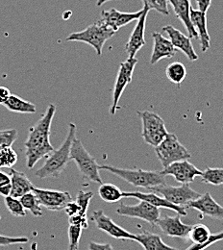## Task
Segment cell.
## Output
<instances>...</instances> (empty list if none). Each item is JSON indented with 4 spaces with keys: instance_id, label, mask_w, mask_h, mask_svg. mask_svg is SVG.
<instances>
[{
    "instance_id": "24",
    "label": "cell",
    "mask_w": 223,
    "mask_h": 250,
    "mask_svg": "<svg viewBox=\"0 0 223 250\" xmlns=\"http://www.w3.org/2000/svg\"><path fill=\"white\" fill-rule=\"evenodd\" d=\"M135 241L144 250H178L164 244L159 235L146 231L136 235Z\"/></svg>"
},
{
    "instance_id": "17",
    "label": "cell",
    "mask_w": 223,
    "mask_h": 250,
    "mask_svg": "<svg viewBox=\"0 0 223 250\" xmlns=\"http://www.w3.org/2000/svg\"><path fill=\"white\" fill-rule=\"evenodd\" d=\"M123 194H124V197H126V198L133 197V198H137L139 200H143L158 209L163 208V209H168V210L174 211L181 217L187 216V211L184 207L177 206V205L170 203L168 200H166L165 198H163L162 196H161L155 192L152 193V192H142V191H123Z\"/></svg>"
},
{
    "instance_id": "26",
    "label": "cell",
    "mask_w": 223,
    "mask_h": 250,
    "mask_svg": "<svg viewBox=\"0 0 223 250\" xmlns=\"http://www.w3.org/2000/svg\"><path fill=\"white\" fill-rule=\"evenodd\" d=\"M98 194L102 200L108 203H116L124 198L123 191L111 183H102L98 188Z\"/></svg>"
},
{
    "instance_id": "44",
    "label": "cell",
    "mask_w": 223,
    "mask_h": 250,
    "mask_svg": "<svg viewBox=\"0 0 223 250\" xmlns=\"http://www.w3.org/2000/svg\"><path fill=\"white\" fill-rule=\"evenodd\" d=\"M11 93H10V90L6 87H3L1 86L0 87V104H4L7 99L10 97Z\"/></svg>"
},
{
    "instance_id": "14",
    "label": "cell",
    "mask_w": 223,
    "mask_h": 250,
    "mask_svg": "<svg viewBox=\"0 0 223 250\" xmlns=\"http://www.w3.org/2000/svg\"><path fill=\"white\" fill-rule=\"evenodd\" d=\"M186 208L196 210L205 217L223 219V207L216 201L210 192H205L197 199L189 202Z\"/></svg>"
},
{
    "instance_id": "19",
    "label": "cell",
    "mask_w": 223,
    "mask_h": 250,
    "mask_svg": "<svg viewBox=\"0 0 223 250\" xmlns=\"http://www.w3.org/2000/svg\"><path fill=\"white\" fill-rule=\"evenodd\" d=\"M180 217L181 216L178 214L176 217H160L156 225H158L161 231L168 237L186 239L189 236L191 225L184 223Z\"/></svg>"
},
{
    "instance_id": "42",
    "label": "cell",
    "mask_w": 223,
    "mask_h": 250,
    "mask_svg": "<svg viewBox=\"0 0 223 250\" xmlns=\"http://www.w3.org/2000/svg\"><path fill=\"white\" fill-rule=\"evenodd\" d=\"M88 250H115L111 244H98L96 242H91L89 244Z\"/></svg>"
},
{
    "instance_id": "4",
    "label": "cell",
    "mask_w": 223,
    "mask_h": 250,
    "mask_svg": "<svg viewBox=\"0 0 223 250\" xmlns=\"http://www.w3.org/2000/svg\"><path fill=\"white\" fill-rule=\"evenodd\" d=\"M116 32L106 26L101 21L89 25L82 31L70 34L65 40L67 42H82L90 44L96 50L98 56L102 55V49L105 42L110 40Z\"/></svg>"
},
{
    "instance_id": "7",
    "label": "cell",
    "mask_w": 223,
    "mask_h": 250,
    "mask_svg": "<svg viewBox=\"0 0 223 250\" xmlns=\"http://www.w3.org/2000/svg\"><path fill=\"white\" fill-rule=\"evenodd\" d=\"M142 124V136L145 144L155 147L165 138L168 134L167 129L164 125V121L159 115L149 112H138Z\"/></svg>"
},
{
    "instance_id": "29",
    "label": "cell",
    "mask_w": 223,
    "mask_h": 250,
    "mask_svg": "<svg viewBox=\"0 0 223 250\" xmlns=\"http://www.w3.org/2000/svg\"><path fill=\"white\" fill-rule=\"evenodd\" d=\"M23 208L25 210L30 211L33 214V216L35 217H41L42 216V209H41V205L39 202V199L37 197V195L33 192H27L24 195H22L20 198Z\"/></svg>"
},
{
    "instance_id": "16",
    "label": "cell",
    "mask_w": 223,
    "mask_h": 250,
    "mask_svg": "<svg viewBox=\"0 0 223 250\" xmlns=\"http://www.w3.org/2000/svg\"><path fill=\"white\" fill-rule=\"evenodd\" d=\"M143 11L141 17L137 20L136 26L129 38V41L125 45V51L128 54V58H135L138 51L145 44L144 32H145V23L146 17L148 15V8L143 6Z\"/></svg>"
},
{
    "instance_id": "39",
    "label": "cell",
    "mask_w": 223,
    "mask_h": 250,
    "mask_svg": "<svg viewBox=\"0 0 223 250\" xmlns=\"http://www.w3.org/2000/svg\"><path fill=\"white\" fill-rule=\"evenodd\" d=\"M28 243L26 237H8L0 235V247H7L12 245H20Z\"/></svg>"
},
{
    "instance_id": "30",
    "label": "cell",
    "mask_w": 223,
    "mask_h": 250,
    "mask_svg": "<svg viewBox=\"0 0 223 250\" xmlns=\"http://www.w3.org/2000/svg\"><path fill=\"white\" fill-rule=\"evenodd\" d=\"M202 182L213 186L223 185V168L220 167H208L201 175Z\"/></svg>"
},
{
    "instance_id": "11",
    "label": "cell",
    "mask_w": 223,
    "mask_h": 250,
    "mask_svg": "<svg viewBox=\"0 0 223 250\" xmlns=\"http://www.w3.org/2000/svg\"><path fill=\"white\" fill-rule=\"evenodd\" d=\"M202 172L203 171L198 169L191 162H189V160L172 163L166 167H163V169L161 171V173L165 177L168 175L172 176L178 183L181 184H191L196 177L202 175Z\"/></svg>"
},
{
    "instance_id": "5",
    "label": "cell",
    "mask_w": 223,
    "mask_h": 250,
    "mask_svg": "<svg viewBox=\"0 0 223 250\" xmlns=\"http://www.w3.org/2000/svg\"><path fill=\"white\" fill-rule=\"evenodd\" d=\"M70 160L74 161L80 173L86 179L91 182L102 184V179L99 174V165L96 160L92 156L82 142L78 139H74L70 149Z\"/></svg>"
},
{
    "instance_id": "31",
    "label": "cell",
    "mask_w": 223,
    "mask_h": 250,
    "mask_svg": "<svg viewBox=\"0 0 223 250\" xmlns=\"http://www.w3.org/2000/svg\"><path fill=\"white\" fill-rule=\"evenodd\" d=\"M17 162L18 154L12 147L0 146V168H12Z\"/></svg>"
},
{
    "instance_id": "22",
    "label": "cell",
    "mask_w": 223,
    "mask_h": 250,
    "mask_svg": "<svg viewBox=\"0 0 223 250\" xmlns=\"http://www.w3.org/2000/svg\"><path fill=\"white\" fill-rule=\"evenodd\" d=\"M172 6L176 17L181 21L183 25L186 27L189 37L191 39H197V33L195 31L191 21V3L190 0H168Z\"/></svg>"
},
{
    "instance_id": "37",
    "label": "cell",
    "mask_w": 223,
    "mask_h": 250,
    "mask_svg": "<svg viewBox=\"0 0 223 250\" xmlns=\"http://www.w3.org/2000/svg\"><path fill=\"white\" fill-rule=\"evenodd\" d=\"M223 231L218 233V234H212L211 237L209 238L208 241H206L205 243L203 244H199V245H194L192 244L191 247L189 249H187L186 250H205L206 249H208L210 246L220 242V241H223Z\"/></svg>"
},
{
    "instance_id": "13",
    "label": "cell",
    "mask_w": 223,
    "mask_h": 250,
    "mask_svg": "<svg viewBox=\"0 0 223 250\" xmlns=\"http://www.w3.org/2000/svg\"><path fill=\"white\" fill-rule=\"evenodd\" d=\"M92 220L96 223V227L117 240H131L135 241L136 235L131 234L124 228L118 225L113 219L109 218L102 210L95 211Z\"/></svg>"
},
{
    "instance_id": "40",
    "label": "cell",
    "mask_w": 223,
    "mask_h": 250,
    "mask_svg": "<svg viewBox=\"0 0 223 250\" xmlns=\"http://www.w3.org/2000/svg\"><path fill=\"white\" fill-rule=\"evenodd\" d=\"M68 221H69V225H78L83 229H87L89 227L87 216L75 215L72 217H68Z\"/></svg>"
},
{
    "instance_id": "45",
    "label": "cell",
    "mask_w": 223,
    "mask_h": 250,
    "mask_svg": "<svg viewBox=\"0 0 223 250\" xmlns=\"http://www.w3.org/2000/svg\"><path fill=\"white\" fill-rule=\"evenodd\" d=\"M109 1H113V0H98L96 5H97V7H100V6H102L103 4H105V3L109 2Z\"/></svg>"
},
{
    "instance_id": "2",
    "label": "cell",
    "mask_w": 223,
    "mask_h": 250,
    "mask_svg": "<svg viewBox=\"0 0 223 250\" xmlns=\"http://www.w3.org/2000/svg\"><path fill=\"white\" fill-rule=\"evenodd\" d=\"M76 138V125L73 123L68 125L67 135L64 143L58 149H54L44 164L36 171V176L41 179L49 177L58 178L67 167L70 161V149L73 140Z\"/></svg>"
},
{
    "instance_id": "8",
    "label": "cell",
    "mask_w": 223,
    "mask_h": 250,
    "mask_svg": "<svg viewBox=\"0 0 223 250\" xmlns=\"http://www.w3.org/2000/svg\"><path fill=\"white\" fill-rule=\"evenodd\" d=\"M149 190L162 196L170 203L184 208L189 202L197 199L201 195L198 191L191 188L190 184H182L179 187L164 184L158 187L151 188Z\"/></svg>"
},
{
    "instance_id": "1",
    "label": "cell",
    "mask_w": 223,
    "mask_h": 250,
    "mask_svg": "<svg viewBox=\"0 0 223 250\" xmlns=\"http://www.w3.org/2000/svg\"><path fill=\"white\" fill-rule=\"evenodd\" d=\"M55 113L56 106L54 104H49L41 118L29 129V134L24 143V146L26 166L30 169H32L41 159L48 156L54 150V147L50 143V128Z\"/></svg>"
},
{
    "instance_id": "18",
    "label": "cell",
    "mask_w": 223,
    "mask_h": 250,
    "mask_svg": "<svg viewBox=\"0 0 223 250\" xmlns=\"http://www.w3.org/2000/svg\"><path fill=\"white\" fill-rule=\"evenodd\" d=\"M162 30L167 34V36L169 37V41L171 42L175 49L181 50L191 62L198 60V55L192 46L191 38L189 36L183 34L172 25L163 26Z\"/></svg>"
},
{
    "instance_id": "32",
    "label": "cell",
    "mask_w": 223,
    "mask_h": 250,
    "mask_svg": "<svg viewBox=\"0 0 223 250\" xmlns=\"http://www.w3.org/2000/svg\"><path fill=\"white\" fill-rule=\"evenodd\" d=\"M5 206L8 209V211L15 217H25L26 212L23 208L20 198H16L14 196L8 195L4 199Z\"/></svg>"
},
{
    "instance_id": "12",
    "label": "cell",
    "mask_w": 223,
    "mask_h": 250,
    "mask_svg": "<svg viewBox=\"0 0 223 250\" xmlns=\"http://www.w3.org/2000/svg\"><path fill=\"white\" fill-rule=\"evenodd\" d=\"M32 191L37 195L40 204L50 211H62L65 205L72 200L68 191L35 187L33 188Z\"/></svg>"
},
{
    "instance_id": "9",
    "label": "cell",
    "mask_w": 223,
    "mask_h": 250,
    "mask_svg": "<svg viewBox=\"0 0 223 250\" xmlns=\"http://www.w3.org/2000/svg\"><path fill=\"white\" fill-rule=\"evenodd\" d=\"M137 63L138 60L136 58H128L125 62H122L120 65L113 91V103L110 108V113L112 116L117 113L121 97L126 87L132 82L133 73Z\"/></svg>"
},
{
    "instance_id": "43",
    "label": "cell",
    "mask_w": 223,
    "mask_h": 250,
    "mask_svg": "<svg viewBox=\"0 0 223 250\" xmlns=\"http://www.w3.org/2000/svg\"><path fill=\"white\" fill-rule=\"evenodd\" d=\"M211 3H212V0H196L198 10L203 13H206L208 11V9L211 6Z\"/></svg>"
},
{
    "instance_id": "6",
    "label": "cell",
    "mask_w": 223,
    "mask_h": 250,
    "mask_svg": "<svg viewBox=\"0 0 223 250\" xmlns=\"http://www.w3.org/2000/svg\"><path fill=\"white\" fill-rule=\"evenodd\" d=\"M154 148L162 167H166L172 163L190 160L191 158L189 150L180 143L177 136L173 133H168Z\"/></svg>"
},
{
    "instance_id": "34",
    "label": "cell",
    "mask_w": 223,
    "mask_h": 250,
    "mask_svg": "<svg viewBox=\"0 0 223 250\" xmlns=\"http://www.w3.org/2000/svg\"><path fill=\"white\" fill-rule=\"evenodd\" d=\"M94 197V192L93 191H84V190H80L77 194V198H76V202L80 207V214L78 215H82V216H87V212L91 203L92 198Z\"/></svg>"
},
{
    "instance_id": "3",
    "label": "cell",
    "mask_w": 223,
    "mask_h": 250,
    "mask_svg": "<svg viewBox=\"0 0 223 250\" xmlns=\"http://www.w3.org/2000/svg\"><path fill=\"white\" fill-rule=\"evenodd\" d=\"M99 168L119 176L134 187L144 188L149 189L151 188L166 184L165 176L162 175L161 171L120 168L109 165H99Z\"/></svg>"
},
{
    "instance_id": "28",
    "label": "cell",
    "mask_w": 223,
    "mask_h": 250,
    "mask_svg": "<svg viewBox=\"0 0 223 250\" xmlns=\"http://www.w3.org/2000/svg\"><path fill=\"white\" fill-rule=\"evenodd\" d=\"M211 235L212 234L208 226L201 223H197V224L191 225L188 238L191 240L192 244L199 245L208 241Z\"/></svg>"
},
{
    "instance_id": "25",
    "label": "cell",
    "mask_w": 223,
    "mask_h": 250,
    "mask_svg": "<svg viewBox=\"0 0 223 250\" xmlns=\"http://www.w3.org/2000/svg\"><path fill=\"white\" fill-rule=\"evenodd\" d=\"M9 111L20 114H35L37 112L36 105L28 102L17 95H10L7 101L3 104Z\"/></svg>"
},
{
    "instance_id": "20",
    "label": "cell",
    "mask_w": 223,
    "mask_h": 250,
    "mask_svg": "<svg viewBox=\"0 0 223 250\" xmlns=\"http://www.w3.org/2000/svg\"><path fill=\"white\" fill-rule=\"evenodd\" d=\"M153 49L150 58V63L155 64L162 59H168L175 56L176 49L172 45L171 42L164 38L159 32L152 34Z\"/></svg>"
},
{
    "instance_id": "15",
    "label": "cell",
    "mask_w": 223,
    "mask_h": 250,
    "mask_svg": "<svg viewBox=\"0 0 223 250\" xmlns=\"http://www.w3.org/2000/svg\"><path fill=\"white\" fill-rule=\"evenodd\" d=\"M142 11L143 9L135 13H124L113 8L108 11H102L100 21L106 26L117 33L122 27L127 25L134 21H137L142 14Z\"/></svg>"
},
{
    "instance_id": "27",
    "label": "cell",
    "mask_w": 223,
    "mask_h": 250,
    "mask_svg": "<svg viewBox=\"0 0 223 250\" xmlns=\"http://www.w3.org/2000/svg\"><path fill=\"white\" fill-rule=\"evenodd\" d=\"M165 75L170 82L180 86L187 76L186 66L182 62H172L166 66Z\"/></svg>"
},
{
    "instance_id": "10",
    "label": "cell",
    "mask_w": 223,
    "mask_h": 250,
    "mask_svg": "<svg viewBox=\"0 0 223 250\" xmlns=\"http://www.w3.org/2000/svg\"><path fill=\"white\" fill-rule=\"evenodd\" d=\"M117 213L122 217L142 219L151 225H155L161 217L158 208L143 200H140V202L135 205L122 203L117 209Z\"/></svg>"
},
{
    "instance_id": "23",
    "label": "cell",
    "mask_w": 223,
    "mask_h": 250,
    "mask_svg": "<svg viewBox=\"0 0 223 250\" xmlns=\"http://www.w3.org/2000/svg\"><path fill=\"white\" fill-rule=\"evenodd\" d=\"M10 176L12 182V189L10 194L11 196L20 198L25 193L32 191L34 185L24 172L11 168Z\"/></svg>"
},
{
    "instance_id": "41",
    "label": "cell",
    "mask_w": 223,
    "mask_h": 250,
    "mask_svg": "<svg viewBox=\"0 0 223 250\" xmlns=\"http://www.w3.org/2000/svg\"><path fill=\"white\" fill-rule=\"evenodd\" d=\"M64 212L65 214L68 216V217H72V216H75V215H78L80 214V207L79 205L77 204L76 201H73L71 200L70 202H68L65 207H64Z\"/></svg>"
},
{
    "instance_id": "38",
    "label": "cell",
    "mask_w": 223,
    "mask_h": 250,
    "mask_svg": "<svg viewBox=\"0 0 223 250\" xmlns=\"http://www.w3.org/2000/svg\"><path fill=\"white\" fill-rule=\"evenodd\" d=\"M11 189H12L11 176H9L8 174L0 170V195L4 197L10 195Z\"/></svg>"
},
{
    "instance_id": "33",
    "label": "cell",
    "mask_w": 223,
    "mask_h": 250,
    "mask_svg": "<svg viewBox=\"0 0 223 250\" xmlns=\"http://www.w3.org/2000/svg\"><path fill=\"white\" fill-rule=\"evenodd\" d=\"M83 230L84 229L78 225H69L67 250H78Z\"/></svg>"
},
{
    "instance_id": "35",
    "label": "cell",
    "mask_w": 223,
    "mask_h": 250,
    "mask_svg": "<svg viewBox=\"0 0 223 250\" xmlns=\"http://www.w3.org/2000/svg\"><path fill=\"white\" fill-rule=\"evenodd\" d=\"M144 6L148 10H154L163 16H168V0H142Z\"/></svg>"
},
{
    "instance_id": "36",
    "label": "cell",
    "mask_w": 223,
    "mask_h": 250,
    "mask_svg": "<svg viewBox=\"0 0 223 250\" xmlns=\"http://www.w3.org/2000/svg\"><path fill=\"white\" fill-rule=\"evenodd\" d=\"M18 139V130L8 129L0 131V146L12 147Z\"/></svg>"
},
{
    "instance_id": "21",
    "label": "cell",
    "mask_w": 223,
    "mask_h": 250,
    "mask_svg": "<svg viewBox=\"0 0 223 250\" xmlns=\"http://www.w3.org/2000/svg\"><path fill=\"white\" fill-rule=\"evenodd\" d=\"M190 16H191V23L200 40L201 49L203 52H206L210 48V44H211V38L207 29L206 13L191 8Z\"/></svg>"
}]
</instances>
